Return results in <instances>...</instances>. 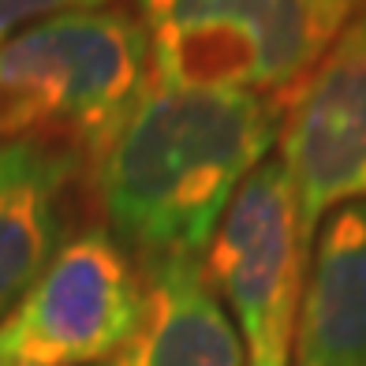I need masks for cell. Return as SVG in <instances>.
Here are the masks:
<instances>
[{
  "mask_svg": "<svg viewBox=\"0 0 366 366\" xmlns=\"http://www.w3.org/2000/svg\"><path fill=\"white\" fill-rule=\"evenodd\" d=\"M285 105L243 90L146 82L94 161L105 228L142 262L202 258L243 179L280 139Z\"/></svg>",
  "mask_w": 366,
  "mask_h": 366,
  "instance_id": "6da1fadb",
  "label": "cell"
},
{
  "mask_svg": "<svg viewBox=\"0 0 366 366\" xmlns=\"http://www.w3.org/2000/svg\"><path fill=\"white\" fill-rule=\"evenodd\" d=\"M149 82L135 15L68 11L0 41V142L56 139L97 161Z\"/></svg>",
  "mask_w": 366,
  "mask_h": 366,
  "instance_id": "7a4b0ae2",
  "label": "cell"
},
{
  "mask_svg": "<svg viewBox=\"0 0 366 366\" xmlns=\"http://www.w3.org/2000/svg\"><path fill=\"white\" fill-rule=\"evenodd\" d=\"M149 82L285 97L337 41L347 0H131Z\"/></svg>",
  "mask_w": 366,
  "mask_h": 366,
  "instance_id": "3957f363",
  "label": "cell"
},
{
  "mask_svg": "<svg viewBox=\"0 0 366 366\" xmlns=\"http://www.w3.org/2000/svg\"><path fill=\"white\" fill-rule=\"evenodd\" d=\"M206 280L224 303L251 366H292L310 232L295 179L280 157L243 179L206 247Z\"/></svg>",
  "mask_w": 366,
  "mask_h": 366,
  "instance_id": "277c9868",
  "label": "cell"
},
{
  "mask_svg": "<svg viewBox=\"0 0 366 366\" xmlns=\"http://www.w3.org/2000/svg\"><path fill=\"white\" fill-rule=\"evenodd\" d=\"M142 303L135 258L105 224L82 228L0 318V366H102L135 332Z\"/></svg>",
  "mask_w": 366,
  "mask_h": 366,
  "instance_id": "5b68a950",
  "label": "cell"
},
{
  "mask_svg": "<svg viewBox=\"0 0 366 366\" xmlns=\"http://www.w3.org/2000/svg\"><path fill=\"white\" fill-rule=\"evenodd\" d=\"M280 161L295 179L310 236L329 209L366 202V8L288 94Z\"/></svg>",
  "mask_w": 366,
  "mask_h": 366,
  "instance_id": "8992f818",
  "label": "cell"
},
{
  "mask_svg": "<svg viewBox=\"0 0 366 366\" xmlns=\"http://www.w3.org/2000/svg\"><path fill=\"white\" fill-rule=\"evenodd\" d=\"M86 157L56 139L0 142V318L68 243Z\"/></svg>",
  "mask_w": 366,
  "mask_h": 366,
  "instance_id": "52a82bcc",
  "label": "cell"
},
{
  "mask_svg": "<svg viewBox=\"0 0 366 366\" xmlns=\"http://www.w3.org/2000/svg\"><path fill=\"white\" fill-rule=\"evenodd\" d=\"M146 303L127 344L102 366H251L202 258L142 262Z\"/></svg>",
  "mask_w": 366,
  "mask_h": 366,
  "instance_id": "ba28073f",
  "label": "cell"
},
{
  "mask_svg": "<svg viewBox=\"0 0 366 366\" xmlns=\"http://www.w3.org/2000/svg\"><path fill=\"white\" fill-rule=\"evenodd\" d=\"M292 366H366V202L329 209L314 232Z\"/></svg>",
  "mask_w": 366,
  "mask_h": 366,
  "instance_id": "9c48e42d",
  "label": "cell"
},
{
  "mask_svg": "<svg viewBox=\"0 0 366 366\" xmlns=\"http://www.w3.org/2000/svg\"><path fill=\"white\" fill-rule=\"evenodd\" d=\"M94 8H109V0H0V41L34 23L56 19V15H68V11H94Z\"/></svg>",
  "mask_w": 366,
  "mask_h": 366,
  "instance_id": "30bf717a",
  "label": "cell"
},
{
  "mask_svg": "<svg viewBox=\"0 0 366 366\" xmlns=\"http://www.w3.org/2000/svg\"><path fill=\"white\" fill-rule=\"evenodd\" d=\"M347 4H352V8L359 11V8H366V0H347Z\"/></svg>",
  "mask_w": 366,
  "mask_h": 366,
  "instance_id": "8fae6325",
  "label": "cell"
}]
</instances>
